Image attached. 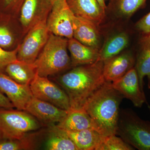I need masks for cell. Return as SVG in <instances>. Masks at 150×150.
Masks as SVG:
<instances>
[{
    "label": "cell",
    "instance_id": "1",
    "mask_svg": "<svg viewBox=\"0 0 150 150\" xmlns=\"http://www.w3.org/2000/svg\"><path fill=\"white\" fill-rule=\"evenodd\" d=\"M103 61L73 67L57 79L70 100L71 108L82 109L89 98L105 83Z\"/></svg>",
    "mask_w": 150,
    "mask_h": 150
},
{
    "label": "cell",
    "instance_id": "2",
    "mask_svg": "<svg viewBox=\"0 0 150 150\" xmlns=\"http://www.w3.org/2000/svg\"><path fill=\"white\" fill-rule=\"evenodd\" d=\"M123 95L105 83L86 101L82 109L90 117L95 130L104 137L116 135Z\"/></svg>",
    "mask_w": 150,
    "mask_h": 150
},
{
    "label": "cell",
    "instance_id": "3",
    "mask_svg": "<svg viewBox=\"0 0 150 150\" xmlns=\"http://www.w3.org/2000/svg\"><path fill=\"white\" fill-rule=\"evenodd\" d=\"M68 39L51 33L33 63L38 76L48 77L71 69V58L68 53Z\"/></svg>",
    "mask_w": 150,
    "mask_h": 150
},
{
    "label": "cell",
    "instance_id": "4",
    "mask_svg": "<svg viewBox=\"0 0 150 150\" xmlns=\"http://www.w3.org/2000/svg\"><path fill=\"white\" fill-rule=\"evenodd\" d=\"M116 135L139 150H150V121L131 109L120 110Z\"/></svg>",
    "mask_w": 150,
    "mask_h": 150
},
{
    "label": "cell",
    "instance_id": "5",
    "mask_svg": "<svg viewBox=\"0 0 150 150\" xmlns=\"http://www.w3.org/2000/svg\"><path fill=\"white\" fill-rule=\"evenodd\" d=\"M40 127L39 121L25 110L0 108V137L2 139H20Z\"/></svg>",
    "mask_w": 150,
    "mask_h": 150
},
{
    "label": "cell",
    "instance_id": "6",
    "mask_svg": "<svg viewBox=\"0 0 150 150\" xmlns=\"http://www.w3.org/2000/svg\"><path fill=\"white\" fill-rule=\"evenodd\" d=\"M46 21V18L42 19L30 28L22 43L18 46V60L29 64L35 62L50 35Z\"/></svg>",
    "mask_w": 150,
    "mask_h": 150
},
{
    "label": "cell",
    "instance_id": "7",
    "mask_svg": "<svg viewBox=\"0 0 150 150\" xmlns=\"http://www.w3.org/2000/svg\"><path fill=\"white\" fill-rule=\"evenodd\" d=\"M30 87L33 95L38 99L64 110L71 109L69 98L66 92L47 77L40 76L37 74Z\"/></svg>",
    "mask_w": 150,
    "mask_h": 150
},
{
    "label": "cell",
    "instance_id": "8",
    "mask_svg": "<svg viewBox=\"0 0 150 150\" xmlns=\"http://www.w3.org/2000/svg\"><path fill=\"white\" fill-rule=\"evenodd\" d=\"M73 14L66 0H57L52 5L46 21L49 32L68 39L72 38Z\"/></svg>",
    "mask_w": 150,
    "mask_h": 150
},
{
    "label": "cell",
    "instance_id": "9",
    "mask_svg": "<svg viewBox=\"0 0 150 150\" xmlns=\"http://www.w3.org/2000/svg\"><path fill=\"white\" fill-rule=\"evenodd\" d=\"M72 22L73 38L86 46L100 51L103 40L100 26L90 21L74 14Z\"/></svg>",
    "mask_w": 150,
    "mask_h": 150
},
{
    "label": "cell",
    "instance_id": "10",
    "mask_svg": "<svg viewBox=\"0 0 150 150\" xmlns=\"http://www.w3.org/2000/svg\"><path fill=\"white\" fill-rule=\"evenodd\" d=\"M112 85L124 98L131 100L135 107L141 108L144 103H147L144 91L140 86L139 76L135 67L122 77L112 82Z\"/></svg>",
    "mask_w": 150,
    "mask_h": 150
},
{
    "label": "cell",
    "instance_id": "11",
    "mask_svg": "<svg viewBox=\"0 0 150 150\" xmlns=\"http://www.w3.org/2000/svg\"><path fill=\"white\" fill-rule=\"evenodd\" d=\"M136 53L125 50L103 61V75L105 81L113 82L122 77L136 65Z\"/></svg>",
    "mask_w": 150,
    "mask_h": 150
},
{
    "label": "cell",
    "instance_id": "12",
    "mask_svg": "<svg viewBox=\"0 0 150 150\" xmlns=\"http://www.w3.org/2000/svg\"><path fill=\"white\" fill-rule=\"evenodd\" d=\"M102 30L103 43L99 51V59L105 60L116 56L127 49L131 41L129 31L123 28Z\"/></svg>",
    "mask_w": 150,
    "mask_h": 150
},
{
    "label": "cell",
    "instance_id": "13",
    "mask_svg": "<svg viewBox=\"0 0 150 150\" xmlns=\"http://www.w3.org/2000/svg\"><path fill=\"white\" fill-rule=\"evenodd\" d=\"M40 122L51 126L62 121L68 110L61 109L54 105L33 96L24 110Z\"/></svg>",
    "mask_w": 150,
    "mask_h": 150
},
{
    "label": "cell",
    "instance_id": "14",
    "mask_svg": "<svg viewBox=\"0 0 150 150\" xmlns=\"http://www.w3.org/2000/svg\"><path fill=\"white\" fill-rule=\"evenodd\" d=\"M0 91L6 95L17 109L24 110L33 97L30 85L18 83L8 76L0 71Z\"/></svg>",
    "mask_w": 150,
    "mask_h": 150
},
{
    "label": "cell",
    "instance_id": "15",
    "mask_svg": "<svg viewBox=\"0 0 150 150\" xmlns=\"http://www.w3.org/2000/svg\"><path fill=\"white\" fill-rule=\"evenodd\" d=\"M76 16L90 21L100 26L106 17L105 11L97 0H66Z\"/></svg>",
    "mask_w": 150,
    "mask_h": 150
},
{
    "label": "cell",
    "instance_id": "16",
    "mask_svg": "<svg viewBox=\"0 0 150 150\" xmlns=\"http://www.w3.org/2000/svg\"><path fill=\"white\" fill-rule=\"evenodd\" d=\"M147 0H110L105 9L106 17L112 23L126 21L140 8L144 7ZM106 18V17H105Z\"/></svg>",
    "mask_w": 150,
    "mask_h": 150
},
{
    "label": "cell",
    "instance_id": "17",
    "mask_svg": "<svg viewBox=\"0 0 150 150\" xmlns=\"http://www.w3.org/2000/svg\"><path fill=\"white\" fill-rule=\"evenodd\" d=\"M49 0H24L21 10L20 21L24 28L29 29L36 22L46 17L40 13H47L52 7Z\"/></svg>",
    "mask_w": 150,
    "mask_h": 150
},
{
    "label": "cell",
    "instance_id": "18",
    "mask_svg": "<svg viewBox=\"0 0 150 150\" xmlns=\"http://www.w3.org/2000/svg\"><path fill=\"white\" fill-rule=\"evenodd\" d=\"M136 53L135 68L139 76L140 86L144 91V79L146 77L150 89V33L142 35Z\"/></svg>",
    "mask_w": 150,
    "mask_h": 150
},
{
    "label": "cell",
    "instance_id": "19",
    "mask_svg": "<svg viewBox=\"0 0 150 150\" xmlns=\"http://www.w3.org/2000/svg\"><path fill=\"white\" fill-rule=\"evenodd\" d=\"M72 68L93 64L99 60V51L83 44L74 38L68 39Z\"/></svg>",
    "mask_w": 150,
    "mask_h": 150
},
{
    "label": "cell",
    "instance_id": "20",
    "mask_svg": "<svg viewBox=\"0 0 150 150\" xmlns=\"http://www.w3.org/2000/svg\"><path fill=\"white\" fill-rule=\"evenodd\" d=\"M56 125L68 132H75L88 129H94L91 118L82 108H71L68 110L64 118Z\"/></svg>",
    "mask_w": 150,
    "mask_h": 150
},
{
    "label": "cell",
    "instance_id": "21",
    "mask_svg": "<svg viewBox=\"0 0 150 150\" xmlns=\"http://www.w3.org/2000/svg\"><path fill=\"white\" fill-rule=\"evenodd\" d=\"M44 147L47 150H78L67 131L55 124L48 126Z\"/></svg>",
    "mask_w": 150,
    "mask_h": 150
},
{
    "label": "cell",
    "instance_id": "22",
    "mask_svg": "<svg viewBox=\"0 0 150 150\" xmlns=\"http://www.w3.org/2000/svg\"><path fill=\"white\" fill-rule=\"evenodd\" d=\"M67 132L78 150H96L105 137L93 129Z\"/></svg>",
    "mask_w": 150,
    "mask_h": 150
},
{
    "label": "cell",
    "instance_id": "23",
    "mask_svg": "<svg viewBox=\"0 0 150 150\" xmlns=\"http://www.w3.org/2000/svg\"><path fill=\"white\" fill-rule=\"evenodd\" d=\"M5 69L10 77L23 85H30L37 74L33 64L18 59L8 64Z\"/></svg>",
    "mask_w": 150,
    "mask_h": 150
},
{
    "label": "cell",
    "instance_id": "24",
    "mask_svg": "<svg viewBox=\"0 0 150 150\" xmlns=\"http://www.w3.org/2000/svg\"><path fill=\"white\" fill-rule=\"evenodd\" d=\"M34 136L26 135L20 139H2L0 141V150H32L36 144Z\"/></svg>",
    "mask_w": 150,
    "mask_h": 150
},
{
    "label": "cell",
    "instance_id": "25",
    "mask_svg": "<svg viewBox=\"0 0 150 150\" xmlns=\"http://www.w3.org/2000/svg\"><path fill=\"white\" fill-rule=\"evenodd\" d=\"M133 147L116 135L105 137L96 150H133Z\"/></svg>",
    "mask_w": 150,
    "mask_h": 150
},
{
    "label": "cell",
    "instance_id": "26",
    "mask_svg": "<svg viewBox=\"0 0 150 150\" xmlns=\"http://www.w3.org/2000/svg\"><path fill=\"white\" fill-rule=\"evenodd\" d=\"M18 47L13 51H6L0 47V70L5 69L10 63L17 60Z\"/></svg>",
    "mask_w": 150,
    "mask_h": 150
},
{
    "label": "cell",
    "instance_id": "27",
    "mask_svg": "<svg viewBox=\"0 0 150 150\" xmlns=\"http://www.w3.org/2000/svg\"><path fill=\"white\" fill-rule=\"evenodd\" d=\"M134 28L141 35L150 33V12L137 21L134 25Z\"/></svg>",
    "mask_w": 150,
    "mask_h": 150
},
{
    "label": "cell",
    "instance_id": "28",
    "mask_svg": "<svg viewBox=\"0 0 150 150\" xmlns=\"http://www.w3.org/2000/svg\"><path fill=\"white\" fill-rule=\"evenodd\" d=\"M13 41V36L8 28L6 26H0V47H10Z\"/></svg>",
    "mask_w": 150,
    "mask_h": 150
},
{
    "label": "cell",
    "instance_id": "29",
    "mask_svg": "<svg viewBox=\"0 0 150 150\" xmlns=\"http://www.w3.org/2000/svg\"><path fill=\"white\" fill-rule=\"evenodd\" d=\"M14 107L13 104L8 98L7 97L5 96L0 91V108L11 109Z\"/></svg>",
    "mask_w": 150,
    "mask_h": 150
},
{
    "label": "cell",
    "instance_id": "30",
    "mask_svg": "<svg viewBox=\"0 0 150 150\" xmlns=\"http://www.w3.org/2000/svg\"><path fill=\"white\" fill-rule=\"evenodd\" d=\"M24 0H4V5L6 7L18 8L21 7Z\"/></svg>",
    "mask_w": 150,
    "mask_h": 150
},
{
    "label": "cell",
    "instance_id": "31",
    "mask_svg": "<svg viewBox=\"0 0 150 150\" xmlns=\"http://www.w3.org/2000/svg\"><path fill=\"white\" fill-rule=\"evenodd\" d=\"M97 1L98 3V4H99L101 6V7L105 11V9H106V5L105 4V0H97Z\"/></svg>",
    "mask_w": 150,
    "mask_h": 150
},
{
    "label": "cell",
    "instance_id": "32",
    "mask_svg": "<svg viewBox=\"0 0 150 150\" xmlns=\"http://www.w3.org/2000/svg\"><path fill=\"white\" fill-rule=\"evenodd\" d=\"M49 1H50V2L51 3L52 5H53V4H54L56 1H57V0H49Z\"/></svg>",
    "mask_w": 150,
    "mask_h": 150
},
{
    "label": "cell",
    "instance_id": "33",
    "mask_svg": "<svg viewBox=\"0 0 150 150\" xmlns=\"http://www.w3.org/2000/svg\"><path fill=\"white\" fill-rule=\"evenodd\" d=\"M2 140L1 138V137H0V141H1V140Z\"/></svg>",
    "mask_w": 150,
    "mask_h": 150
}]
</instances>
